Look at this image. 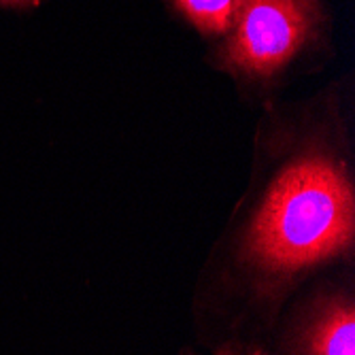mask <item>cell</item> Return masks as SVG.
Here are the masks:
<instances>
[{"mask_svg": "<svg viewBox=\"0 0 355 355\" xmlns=\"http://www.w3.org/2000/svg\"><path fill=\"white\" fill-rule=\"evenodd\" d=\"M3 5H21V3H28V0H0Z\"/></svg>", "mask_w": 355, "mask_h": 355, "instance_id": "cell-5", "label": "cell"}, {"mask_svg": "<svg viewBox=\"0 0 355 355\" xmlns=\"http://www.w3.org/2000/svg\"><path fill=\"white\" fill-rule=\"evenodd\" d=\"M355 317L351 304L332 306L313 330L311 355H353Z\"/></svg>", "mask_w": 355, "mask_h": 355, "instance_id": "cell-3", "label": "cell"}, {"mask_svg": "<svg viewBox=\"0 0 355 355\" xmlns=\"http://www.w3.org/2000/svg\"><path fill=\"white\" fill-rule=\"evenodd\" d=\"M321 21L317 0H236L221 60L251 79H270L309 45Z\"/></svg>", "mask_w": 355, "mask_h": 355, "instance_id": "cell-2", "label": "cell"}, {"mask_svg": "<svg viewBox=\"0 0 355 355\" xmlns=\"http://www.w3.org/2000/svg\"><path fill=\"white\" fill-rule=\"evenodd\" d=\"M353 239V187L336 159L309 155L287 166L257 211L249 253L270 270L294 272L345 251Z\"/></svg>", "mask_w": 355, "mask_h": 355, "instance_id": "cell-1", "label": "cell"}, {"mask_svg": "<svg viewBox=\"0 0 355 355\" xmlns=\"http://www.w3.org/2000/svg\"><path fill=\"white\" fill-rule=\"evenodd\" d=\"M175 5L205 35H225L234 17L236 0H175Z\"/></svg>", "mask_w": 355, "mask_h": 355, "instance_id": "cell-4", "label": "cell"}]
</instances>
